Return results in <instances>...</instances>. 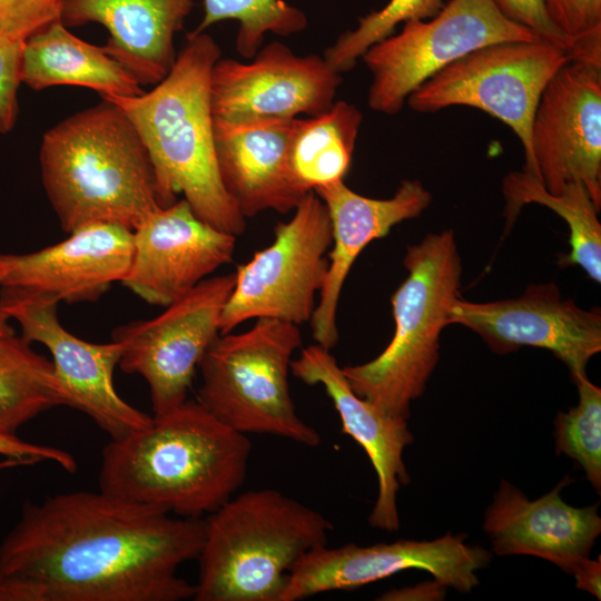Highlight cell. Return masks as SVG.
Instances as JSON below:
<instances>
[{"instance_id":"6da1fadb","label":"cell","mask_w":601,"mask_h":601,"mask_svg":"<svg viewBox=\"0 0 601 601\" xmlns=\"http://www.w3.org/2000/svg\"><path fill=\"white\" fill-rule=\"evenodd\" d=\"M204 519L173 516L99 490L23 508L0 543V601H181Z\"/></svg>"},{"instance_id":"7a4b0ae2","label":"cell","mask_w":601,"mask_h":601,"mask_svg":"<svg viewBox=\"0 0 601 601\" xmlns=\"http://www.w3.org/2000/svg\"><path fill=\"white\" fill-rule=\"evenodd\" d=\"M250 452L246 434L187 400L105 446L99 490L176 516L203 519L243 485Z\"/></svg>"},{"instance_id":"3957f363","label":"cell","mask_w":601,"mask_h":601,"mask_svg":"<svg viewBox=\"0 0 601 601\" xmlns=\"http://www.w3.org/2000/svg\"><path fill=\"white\" fill-rule=\"evenodd\" d=\"M41 179L63 231L92 224L136 229L174 204L135 126L114 102L75 112L48 129Z\"/></svg>"},{"instance_id":"277c9868","label":"cell","mask_w":601,"mask_h":601,"mask_svg":"<svg viewBox=\"0 0 601 601\" xmlns=\"http://www.w3.org/2000/svg\"><path fill=\"white\" fill-rule=\"evenodd\" d=\"M221 50L211 36L188 32L168 75L134 97L104 96L135 126L166 194H178L194 214L218 230L239 236L246 218L218 171L210 75Z\"/></svg>"},{"instance_id":"5b68a950","label":"cell","mask_w":601,"mask_h":601,"mask_svg":"<svg viewBox=\"0 0 601 601\" xmlns=\"http://www.w3.org/2000/svg\"><path fill=\"white\" fill-rule=\"evenodd\" d=\"M334 525L276 489L230 497L204 519L195 601H280L294 565Z\"/></svg>"},{"instance_id":"8992f818","label":"cell","mask_w":601,"mask_h":601,"mask_svg":"<svg viewBox=\"0 0 601 601\" xmlns=\"http://www.w3.org/2000/svg\"><path fill=\"white\" fill-rule=\"evenodd\" d=\"M405 280L391 296L394 335L370 362L342 366L352 390L382 412L404 420L439 361L440 335L460 297L462 264L453 230L408 246Z\"/></svg>"},{"instance_id":"52a82bcc","label":"cell","mask_w":601,"mask_h":601,"mask_svg":"<svg viewBox=\"0 0 601 601\" xmlns=\"http://www.w3.org/2000/svg\"><path fill=\"white\" fill-rule=\"evenodd\" d=\"M303 337L298 325L258 318L242 333L219 334L198 368V402L229 427L285 437L305 446L319 433L297 414L288 375Z\"/></svg>"},{"instance_id":"ba28073f","label":"cell","mask_w":601,"mask_h":601,"mask_svg":"<svg viewBox=\"0 0 601 601\" xmlns=\"http://www.w3.org/2000/svg\"><path fill=\"white\" fill-rule=\"evenodd\" d=\"M568 61L566 51L542 40L487 45L430 77L406 104L420 114L467 106L501 120L521 140L523 170L538 179L531 148L534 112L545 86Z\"/></svg>"},{"instance_id":"9c48e42d","label":"cell","mask_w":601,"mask_h":601,"mask_svg":"<svg viewBox=\"0 0 601 601\" xmlns=\"http://www.w3.org/2000/svg\"><path fill=\"white\" fill-rule=\"evenodd\" d=\"M331 220L323 200L307 193L289 220L274 228V240L235 272L223 309L220 334L249 319L311 321L328 269Z\"/></svg>"},{"instance_id":"30bf717a","label":"cell","mask_w":601,"mask_h":601,"mask_svg":"<svg viewBox=\"0 0 601 601\" xmlns=\"http://www.w3.org/2000/svg\"><path fill=\"white\" fill-rule=\"evenodd\" d=\"M540 40L505 17L494 0H449L432 18L410 20L361 57L372 75L368 107L395 115L430 77L466 53L505 41Z\"/></svg>"},{"instance_id":"8fae6325","label":"cell","mask_w":601,"mask_h":601,"mask_svg":"<svg viewBox=\"0 0 601 601\" xmlns=\"http://www.w3.org/2000/svg\"><path fill=\"white\" fill-rule=\"evenodd\" d=\"M235 278V273L207 277L156 317L112 331V341L122 346L118 366L147 382L154 416L188 400L195 372L220 334L223 309Z\"/></svg>"},{"instance_id":"7c38bea8","label":"cell","mask_w":601,"mask_h":601,"mask_svg":"<svg viewBox=\"0 0 601 601\" xmlns=\"http://www.w3.org/2000/svg\"><path fill=\"white\" fill-rule=\"evenodd\" d=\"M466 534L447 533L432 541L397 540L359 546L327 544L306 553L292 569L280 601H297L334 591L357 589L395 573L416 569L432 574L441 587L470 592L476 571L491 553L465 543Z\"/></svg>"},{"instance_id":"4fadbf2b","label":"cell","mask_w":601,"mask_h":601,"mask_svg":"<svg viewBox=\"0 0 601 601\" xmlns=\"http://www.w3.org/2000/svg\"><path fill=\"white\" fill-rule=\"evenodd\" d=\"M57 305L53 299L21 289H0V314L13 318L29 343L38 342L49 349L70 407L87 414L111 440L148 426L152 416L124 401L114 385L121 344L78 338L61 325Z\"/></svg>"},{"instance_id":"5bb4252c","label":"cell","mask_w":601,"mask_h":601,"mask_svg":"<svg viewBox=\"0 0 601 601\" xmlns=\"http://www.w3.org/2000/svg\"><path fill=\"white\" fill-rule=\"evenodd\" d=\"M531 148L538 179L550 194L580 181L601 208V67L568 61L538 102Z\"/></svg>"},{"instance_id":"9a60e30c","label":"cell","mask_w":601,"mask_h":601,"mask_svg":"<svg viewBox=\"0 0 601 601\" xmlns=\"http://www.w3.org/2000/svg\"><path fill=\"white\" fill-rule=\"evenodd\" d=\"M447 322L472 329L496 354L522 346L548 349L571 377L587 374L589 361L601 351L600 309L579 307L553 283L531 284L516 298L475 303L459 297Z\"/></svg>"},{"instance_id":"2e32d148","label":"cell","mask_w":601,"mask_h":601,"mask_svg":"<svg viewBox=\"0 0 601 601\" xmlns=\"http://www.w3.org/2000/svg\"><path fill=\"white\" fill-rule=\"evenodd\" d=\"M248 62L219 58L210 75L214 118L316 116L335 101L343 78L324 57L298 56L273 41Z\"/></svg>"},{"instance_id":"e0dca14e","label":"cell","mask_w":601,"mask_h":601,"mask_svg":"<svg viewBox=\"0 0 601 601\" xmlns=\"http://www.w3.org/2000/svg\"><path fill=\"white\" fill-rule=\"evenodd\" d=\"M132 239L121 284L148 304L166 307L231 262L237 236L198 218L183 198L149 215Z\"/></svg>"},{"instance_id":"ac0fdd59","label":"cell","mask_w":601,"mask_h":601,"mask_svg":"<svg viewBox=\"0 0 601 601\" xmlns=\"http://www.w3.org/2000/svg\"><path fill=\"white\" fill-rule=\"evenodd\" d=\"M132 230L92 224L58 244L28 254H0V287L41 295L57 303L96 302L125 278Z\"/></svg>"},{"instance_id":"d6986e66","label":"cell","mask_w":601,"mask_h":601,"mask_svg":"<svg viewBox=\"0 0 601 601\" xmlns=\"http://www.w3.org/2000/svg\"><path fill=\"white\" fill-rule=\"evenodd\" d=\"M290 372L308 385L324 387L339 415L342 432L370 457L378 483L370 525L390 532L398 530L397 492L411 481L403 460L405 447L413 442L407 420L391 416L358 396L329 349L318 344L300 348Z\"/></svg>"},{"instance_id":"ffe728a7","label":"cell","mask_w":601,"mask_h":601,"mask_svg":"<svg viewBox=\"0 0 601 601\" xmlns=\"http://www.w3.org/2000/svg\"><path fill=\"white\" fill-rule=\"evenodd\" d=\"M326 206L332 228L328 269L311 318L316 344L332 349L338 341L337 308L348 273L363 249L393 226L420 216L432 195L417 179L403 180L391 198L362 196L344 180L314 190Z\"/></svg>"},{"instance_id":"44dd1931","label":"cell","mask_w":601,"mask_h":601,"mask_svg":"<svg viewBox=\"0 0 601 601\" xmlns=\"http://www.w3.org/2000/svg\"><path fill=\"white\" fill-rule=\"evenodd\" d=\"M563 479L543 496L530 500L502 480L485 512L483 530L499 555L524 554L544 559L566 573L590 558L601 533L598 506L575 508L561 496Z\"/></svg>"},{"instance_id":"7402d4cb","label":"cell","mask_w":601,"mask_h":601,"mask_svg":"<svg viewBox=\"0 0 601 601\" xmlns=\"http://www.w3.org/2000/svg\"><path fill=\"white\" fill-rule=\"evenodd\" d=\"M294 119L214 118L220 179L245 218L266 210L287 214L306 195L297 187L288 161Z\"/></svg>"},{"instance_id":"603a6c76","label":"cell","mask_w":601,"mask_h":601,"mask_svg":"<svg viewBox=\"0 0 601 601\" xmlns=\"http://www.w3.org/2000/svg\"><path fill=\"white\" fill-rule=\"evenodd\" d=\"M191 8L193 0H60L59 20L67 28L104 26L105 52L141 86H155L174 66L175 36Z\"/></svg>"},{"instance_id":"cb8c5ba5","label":"cell","mask_w":601,"mask_h":601,"mask_svg":"<svg viewBox=\"0 0 601 601\" xmlns=\"http://www.w3.org/2000/svg\"><path fill=\"white\" fill-rule=\"evenodd\" d=\"M21 82L33 90L79 86L104 96L134 97L145 90L135 76L102 47L72 35L57 20L23 43Z\"/></svg>"},{"instance_id":"d4e9b609","label":"cell","mask_w":601,"mask_h":601,"mask_svg":"<svg viewBox=\"0 0 601 601\" xmlns=\"http://www.w3.org/2000/svg\"><path fill=\"white\" fill-rule=\"evenodd\" d=\"M362 121L359 109L344 100L334 101L316 116L294 119L288 161L304 194L344 180Z\"/></svg>"},{"instance_id":"484cf974","label":"cell","mask_w":601,"mask_h":601,"mask_svg":"<svg viewBox=\"0 0 601 601\" xmlns=\"http://www.w3.org/2000/svg\"><path fill=\"white\" fill-rule=\"evenodd\" d=\"M505 214L512 223L525 204L543 205L562 217L570 229L571 250L560 257L562 266L578 265L598 284L601 282V224L599 210L582 183L570 181L559 194H550L526 171H514L503 180Z\"/></svg>"},{"instance_id":"4316f807","label":"cell","mask_w":601,"mask_h":601,"mask_svg":"<svg viewBox=\"0 0 601 601\" xmlns=\"http://www.w3.org/2000/svg\"><path fill=\"white\" fill-rule=\"evenodd\" d=\"M16 334L0 338V430L14 433L57 405L70 407L52 364Z\"/></svg>"},{"instance_id":"83f0119b","label":"cell","mask_w":601,"mask_h":601,"mask_svg":"<svg viewBox=\"0 0 601 601\" xmlns=\"http://www.w3.org/2000/svg\"><path fill=\"white\" fill-rule=\"evenodd\" d=\"M204 18L194 32H204L210 26L236 20L238 31L236 50L250 59L262 48L267 33L290 36L307 27V18L298 8L284 0H203Z\"/></svg>"},{"instance_id":"f1b7e54d","label":"cell","mask_w":601,"mask_h":601,"mask_svg":"<svg viewBox=\"0 0 601 601\" xmlns=\"http://www.w3.org/2000/svg\"><path fill=\"white\" fill-rule=\"evenodd\" d=\"M579 403L554 421L558 454L573 459L598 493L601 490V390L587 374L575 375Z\"/></svg>"},{"instance_id":"f546056e","label":"cell","mask_w":601,"mask_h":601,"mask_svg":"<svg viewBox=\"0 0 601 601\" xmlns=\"http://www.w3.org/2000/svg\"><path fill=\"white\" fill-rule=\"evenodd\" d=\"M444 3V0H390L380 10L361 17L354 29L341 33L323 57L339 73L348 71L371 46L394 33L400 23L430 19Z\"/></svg>"},{"instance_id":"4dcf8cb0","label":"cell","mask_w":601,"mask_h":601,"mask_svg":"<svg viewBox=\"0 0 601 601\" xmlns=\"http://www.w3.org/2000/svg\"><path fill=\"white\" fill-rule=\"evenodd\" d=\"M553 26L570 43L569 61L601 67V0H543Z\"/></svg>"},{"instance_id":"1f68e13d","label":"cell","mask_w":601,"mask_h":601,"mask_svg":"<svg viewBox=\"0 0 601 601\" xmlns=\"http://www.w3.org/2000/svg\"><path fill=\"white\" fill-rule=\"evenodd\" d=\"M59 16L60 0H0V35L26 41Z\"/></svg>"},{"instance_id":"d6a6232c","label":"cell","mask_w":601,"mask_h":601,"mask_svg":"<svg viewBox=\"0 0 601 601\" xmlns=\"http://www.w3.org/2000/svg\"><path fill=\"white\" fill-rule=\"evenodd\" d=\"M24 41L0 35V132L13 129L18 116V87Z\"/></svg>"},{"instance_id":"836d02e7","label":"cell","mask_w":601,"mask_h":601,"mask_svg":"<svg viewBox=\"0 0 601 601\" xmlns=\"http://www.w3.org/2000/svg\"><path fill=\"white\" fill-rule=\"evenodd\" d=\"M494 2L505 17L531 30L540 40L553 43L569 53L570 43L549 19L543 0H494Z\"/></svg>"},{"instance_id":"e575fe53","label":"cell","mask_w":601,"mask_h":601,"mask_svg":"<svg viewBox=\"0 0 601 601\" xmlns=\"http://www.w3.org/2000/svg\"><path fill=\"white\" fill-rule=\"evenodd\" d=\"M0 455L35 463L51 461L69 473H75L77 470L76 460L68 452L48 445L26 442L14 433L2 430H0Z\"/></svg>"},{"instance_id":"d590c367","label":"cell","mask_w":601,"mask_h":601,"mask_svg":"<svg viewBox=\"0 0 601 601\" xmlns=\"http://www.w3.org/2000/svg\"><path fill=\"white\" fill-rule=\"evenodd\" d=\"M572 575L575 579L578 589L589 592L599 600L601 598V561L600 556L597 560L585 559L573 571Z\"/></svg>"},{"instance_id":"8d00e7d4","label":"cell","mask_w":601,"mask_h":601,"mask_svg":"<svg viewBox=\"0 0 601 601\" xmlns=\"http://www.w3.org/2000/svg\"><path fill=\"white\" fill-rule=\"evenodd\" d=\"M8 317L3 314H0V338L6 337L14 333V329L11 327V325L8 323Z\"/></svg>"},{"instance_id":"74e56055","label":"cell","mask_w":601,"mask_h":601,"mask_svg":"<svg viewBox=\"0 0 601 601\" xmlns=\"http://www.w3.org/2000/svg\"><path fill=\"white\" fill-rule=\"evenodd\" d=\"M31 464L30 461L18 460L6 457L3 461H0V470L10 469L19 465Z\"/></svg>"}]
</instances>
